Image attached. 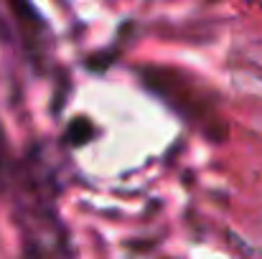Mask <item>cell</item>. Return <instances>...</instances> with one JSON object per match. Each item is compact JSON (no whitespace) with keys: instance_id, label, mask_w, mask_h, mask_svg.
Segmentation results:
<instances>
[{"instance_id":"1","label":"cell","mask_w":262,"mask_h":259,"mask_svg":"<svg viewBox=\"0 0 262 259\" xmlns=\"http://www.w3.org/2000/svg\"><path fill=\"white\" fill-rule=\"evenodd\" d=\"M31 214L26 216V254L23 259H69L67 234L51 211V206L36 191L31 201Z\"/></svg>"},{"instance_id":"2","label":"cell","mask_w":262,"mask_h":259,"mask_svg":"<svg viewBox=\"0 0 262 259\" xmlns=\"http://www.w3.org/2000/svg\"><path fill=\"white\" fill-rule=\"evenodd\" d=\"M5 168H8V150H5V137L0 132V185H3V178H5Z\"/></svg>"}]
</instances>
